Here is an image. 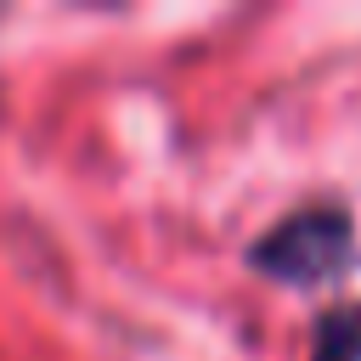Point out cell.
<instances>
[{
	"mask_svg": "<svg viewBox=\"0 0 361 361\" xmlns=\"http://www.w3.org/2000/svg\"><path fill=\"white\" fill-rule=\"evenodd\" d=\"M243 265L293 293L338 288L344 276L361 271V220L338 192L305 197L243 243Z\"/></svg>",
	"mask_w": 361,
	"mask_h": 361,
	"instance_id": "cell-1",
	"label": "cell"
},
{
	"mask_svg": "<svg viewBox=\"0 0 361 361\" xmlns=\"http://www.w3.org/2000/svg\"><path fill=\"white\" fill-rule=\"evenodd\" d=\"M310 361H361V299H327L316 310Z\"/></svg>",
	"mask_w": 361,
	"mask_h": 361,
	"instance_id": "cell-2",
	"label": "cell"
}]
</instances>
